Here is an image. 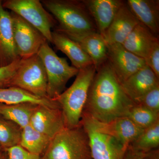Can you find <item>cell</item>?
Listing matches in <instances>:
<instances>
[{
  "label": "cell",
  "instance_id": "1",
  "mask_svg": "<svg viewBox=\"0 0 159 159\" xmlns=\"http://www.w3.org/2000/svg\"><path fill=\"white\" fill-rule=\"evenodd\" d=\"M134 105L107 61L96 72L83 113L98 122H107L126 117Z\"/></svg>",
  "mask_w": 159,
  "mask_h": 159
},
{
  "label": "cell",
  "instance_id": "2",
  "mask_svg": "<svg viewBox=\"0 0 159 159\" xmlns=\"http://www.w3.org/2000/svg\"><path fill=\"white\" fill-rule=\"evenodd\" d=\"M41 3L58 23L55 30L70 38L97 32L93 20L82 1L43 0Z\"/></svg>",
  "mask_w": 159,
  "mask_h": 159
},
{
  "label": "cell",
  "instance_id": "3",
  "mask_svg": "<svg viewBox=\"0 0 159 159\" xmlns=\"http://www.w3.org/2000/svg\"><path fill=\"white\" fill-rule=\"evenodd\" d=\"M93 65L79 70L72 85L55 99L62 111L66 127L80 125L90 88L96 74Z\"/></svg>",
  "mask_w": 159,
  "mask_h": 159
},
{
  "label": "cell",
  "instance_id": "4",
  "mask_svg": "<svg viewBox=\"0 0 159 159\" xmlns=\"http://www.w3.org/2000/svg\"><path fill=\"white\" fill-rule=\"evenodd\" d=\"M41 159H92L88 137L81 125L60 131L51 139Z\"/></svg>",
  "mask_w": 159,
  "mask_h": 159
},
{
  "label": "cell",
  "instance_id": "5",
  "mask_svg": "<svg viewBox=\"0 0 159 159\" xmlns=\"http://www.w3.org/2000/svg\"><path fill=\"white\" fill-rule=\"evenodd\" d=\"M37 54L42 61L48 77V98L55 100L64 91L68 81L77 76L79 70L69 65L65 58L57 56L48 42L43 44Z\"/></svg>",
  "mask_w": 159,
  "mask_h": 159
},
{
  "label": "cell",
  "instance_id": "6",
  "mask_svg": "<svg viewBox=\"0 0 159 159\" xmlns=\"http://www.w3.org/2000/svg\"><path fill=\"white\" fill-rule=\"evenodd\" d=\"M11 87L22 89L38 97L48 98L47 74L42 61L37 54L21 58L10 82Z\"/></svg>",
  "mask_w": 159,
  "mask_h": 159
},
{
  "label": "cell",
  "instance_id": "7",
  "mask_svg": "<svg viewBox=\"0 0 159 159\" xmlns=\"http://www.w3.org/2000/svg\"><path fill=\"white\" fill-rule=\"evenodd\" d=\"M3 7L19 16L37 29L48 42L52 43V30L56 20L39 0L2 1Z\"/></svg>",
  "mask_w": 159,
  "mask_h": 159
},
{
  "label": "cell",
  "instance_id": "8",
  "mask_svg": "<svg viewBox=\"0 0 159 159\" xmlns=\"http://www.w3.org/2000/svg\"><path fill=\"white\" fill-rule=\"evenodd\" d=\"M80 125L88 137L92 159H123L127 148L98 130L89 115L83 113Z\"/></svg>",
  "mask_w": 159,
  "mask_h": 159
},
{
  "label": "cell",
  "instance_id": "9",
  "mask_svg": "<svg viewBox=\"0 0 159 159\" xmlns=\"http://www.w3.org/2000/svg\"><path fill=\"white\" fill-rule=\"evenodd\" d=\"M11 14L15 44L19 57L23 59L37 54L43 44L47 41L45 38L19 16L12 12Z\"/></svg>",
  "mask_w": 159,
  "mask_h": 159
},
{
  "label": "cell",
  "instance_id": "10",
  "mask_svg": "<svg viewBox=\"0 0 159 159\" xmlns=\"http://www.w3.org/2000/svg\"><path fill=\"white\" fill-rule=\"evenodd\" d=\"M107 46V61L121 84L146 65L145 60L131 53L121 44Z\"/></svg>",
  "mask_w": 159,
  "mask_h": 159
},
{
  "label": "cell",
  "instance_id": "11",
  "mask_svg": "<svg viewBox=\"0 0 159 159\" xmlns=\"http://www.w3.org/2000/svg\"><path fill=\"white\" fill-rule=\"evenodd\" d=\"M30 125L35 130L51 139L65 128L60 108L38 105L31 116Z\"/></svg>",
  "mask_w": 159,
  "mask_h": 159
},
{
  "label": "cell",
  "instance_id": "12",
  "mask_svg": "<svg viewBox=\"0 0 159 159\" xmlns=\"http://www.w3.org/2000/svg\"><path fill=\"white\" fill-rule=\"evenodd\" d=\"M82 1L93 20L97 32L103 37L117 12L125 2L121 0Z\"/></svg>",
  "mask_w": 159,
  "mask_h": 159
},
{
  "label": "cell",
  "instance_id": "13",
  "mask_svg": "<svg viewBox=\"0 0 159 159\" xmlns=\"http://www.w3.org/2000/svg\"><path fill=\"white\" fill-rule=\"evenodd\" d=\"M92 119L98 130L113 137L126 148L143 130L127 117L117 118L107 122H99Z\"/></svg>",
  "mask_w": 159,
  "mask_h": 159
},
{
  "label": "cell",
  "instance_id": "14",
  "mask_svg": "<svg viewBox=\"0 0 159 159\" xmlns=\"http://www.w3.org/2000/svg\"><path fill=\"white\" fill-rule=\"evenodd\" d=\"M139 23L125 2L119 9L104 35L107 44H122Z\"/></svg>",
  "mask_w": 159,
  "mask_h": 159
},
{
  "label": "cell",
  "instance_id": "15",
  "mask_svg": "<svg viewBox=\"0 0 159 159\" xmlns=\"http://www.w3.org/2000/svg\"><path fill=\"white\" fill-rule=\"evenodd\" d=\"M20 58L15 44L11 12L3 7L0 1V60L1 67L6 66Z\"/></svg>",
  "mask_w": 159,
  "mask_h": 159
},
{
  "label": "cell",
  "instance_id": "16",
  "mask_svg": "<svg viewBox=\"0 0 159 159\" xmlns=\"http://www.w3.org/2000/svg\"><path fill=\"white\" fill-rule=\"evenodd\" d=\"M121 84L125 94L134 103L159 84V79L151 69L145 65Z\"/></svg>",
  "mask_w": 159,
  "mask_h": 159
},
{
  "label": "cell",
  "instance_id": "17",
  "mask_svg": "<svg viewBox=\"0 0 159 159\" xmlns=\"http://www.w3.org/2000/svg\"><path fill=\"white\" fill-rule=\"evenodd\" d=\"M52 43L67 56L73 66L77 70L93 65L90 57L79 44L66 34L54 30L52 32Z\"/></svg>",
  "mask_w": 159,
  "mask_h": 159
},
{
  "label": "cell",
  "instance_id": "18",
  "mask_svg": "<svg viewBox=\"0 0 159 159\" xmlns=\"http://www.w3.org/2000/svg\"><path fill=\"white\" fill-rule=\"evenodd\" d=\"M126 2L139 23L159 36V0H128Z\"/></svg>",
  "mask_w": 159,
  "mask_h": 159
},
{
  "label": "cell",
  "instance_id": "19",
  "mask_svg": "<svg viewBox=\"0 0 159 159\" xmlns=\"http://www.w3.org/2000/svg\"><path fill=\"white\" fill-rule=\"evenodd\" d=\"M159 36L139 23L122 44L126 50L144 60L146 59Z\"/></svg>",
  "mask_w": 159,
  "mask_h": 159
},
{
  "label": "cell",
  "instance_id": "20",
  "mask_svg": "<svg viewBox=\"0 0 159 159\" xmlns=\"http://www.w3.org/2000/svg\"><path fill=\"white\" fill-rule=\"evenodd\" d=\"M71 39L78 43L90 57L96 71L107 61V44L98 32H91Z\"/></svg>",
  "mask_w": 159,
  "mask_h": 159
},
{
  "label": "cell",
  "instance_id": "21",
  "mask_svg": "<svg viewBox=\"0 0 159 159\" xmlns=\"http://www.w3.org/2000/svg\"><path fill=\"white\" fill-rule=\"evenodd\" d=\"M0 103L6 104L28 103L52 108H60L56 100L38 97L15 87L0 88Z\"/></svg>",
  "mask_w": 159,
  "mask_h": 159
},
{
  "label": "cell",
  "instance_id": "22",
  "mask_svg": "<svg viewBox=\"0 0 159 159\" xmlns=\"http://www.w3.org/2000/svg\"><path fill=\"white\" fill-rule=\"evenodd\" d=\"M38 106L28 103L16 104L0 103V115L22 129L30 125L31 116Z\"/></svg>",
  "mask_w": 159,
  "mask_h": 159
},
{
  "label": "cell",
  "instance_id": "23",
  "mask_svg": "<svg viewBox=\"0 0 159 159\" xmlns=\"http://www.w3.org/2000/svg\"><path fill=\"white\" fill-rule=\"evenodd\" d=\"M51 139L29 125L22 129L20 145L31 153L42 156Z\"/></svg>",
  "mask_w": 159,
  "mask_h": 159
},
{
  "label": "cell",
  "instance_id": "24",
  "mask_svg": "<svg viewBox=\"0 0 159 159\" xmlns=\"http://www.w3.org/2000/svg\"><path fill=\"white\" fill-rule=\"evenodd\" d=\"M159 121L148 128L143 129L129 146L135 150L145 153L158 148Z\"/></svg>",
  "mask_w": 159,
  "mask_h": 159
},
{
  "label": "cell",
  "instance_id": "25",
  "mask_svg": "<svg viewBox=\"0 0 159 159\" xmlns=\"http://www.w3.org/2000/svg\"><path fill=\"white\" fill-rule=\"evenodd\" d=\"M22 129L0 115V145L6 150L19 145Z\"/></svg>",
  "mask_w": 159,
  "mask_h": 159
},
{
  "label": "cell",
  "instance_id": "26",
  "mask_svg": "<svg viewBox=\"0 0 159 159\" xmlns=\"http://www.w3.org/2000/svg\"><path fill=\"white\" fill-rule=\"evenodd\" d=\"M139 128L145 129L159 121V113L134 104L129 111L126 116Z\"/></svg>",
  "mask_w": 159,
  "mask_h": 159
},
{
  "label": "cell",
  "instance_id": "27",
  "mask_svg": "<svg viewBox=\"0 0 159 159\" xmlns=\"http://www.w3.org/2000/svg\"><path fill=\"white\" fill-rule=\"evenodd\" d=\"M134 103L159 113V84L135 101Z\"/></svg>",
  "mask_w": 159,
  "mask_h": 159
},
{
  "label": "cell",
  "instance_id": "28",
  "mask_svg": "<svg viewBox=\"0 0 159 159\" xmlns=\"http://www.w3.org/2000/svg\"><path fill=\"white\" fill-rule=\"evenodd\" d=\"M20 59L18 58L8 66L0 67V88L10 87L11 80L19 65Z\"/></svg>",
  "mask_w": 159,
  "mask_h": 159
},
{
  "label": "cell",
  "instance_id": "29",
  "mask_svg": "<svg viewBox=\"0 0 159 159\" xmlns=\"http://www.w3.org/2000/svg\"><path fill=\"white\" fill-rule=\"evenodd\" d=\"M146 65L159 79V40L154 43L151 50L145 60Z\"/></svg>",
  "mask_w": 159,
  "mask_h": 159
},
{
  "label": "cell",
  "instance_id": "30",
  "mask_svg": "<svg viewBox=\"0 0 159 159\" xmlns=\"http://www.w3.org/2000/svg\"><path fill=\"white\" fill-rule=\"evenodd\" d=\"M8 159H41V156L31 153L20 145L6 150Z\"/></svg>",
  "mask_w": 159,
  "mask_h": 159
},
{
  "label": "cell",
  "instance_id": "31",
  "mask_svg": "<svg viewBox=\"0 0 159 159\" xmlns=\"http://www.w3.org/2000/svg\"><path fill=\"white\" fill-rule=\"evenodd\" d=\"M145 153L135 150L129 146L123 159H143Z\"/></svg>",
  "mask_w": 159,
  "mask_h": 159
},
{
  "label": "cell",
  "instance_id": "32",
  "mask_svg": "<svg viewBox=\"0 0 159 159\" xmlns=\"http://www.w3.org/2000/svg\"><path fill=\"white\" fill-rule=\"evenodd\" d=\"M143 159H159L158 148L145 152Z\"/></svg>",
  "mask_w": 159,
  "mask_h": 159
},
{
  "label": "cell",
  "instance_id": "33",
  "mask_svg": "<svg viewBox=\"0 0 159 159\" xmlns=\"http://www.w3.org/2000/svg\"><path fill=\"white\" fill-rule=\"evenodd\" d=\"M7 156L6 151L0 146V159H5Z\"/></svg>",
  "mask_w": 159,
  "mask_h": 159
},
{
  "label": "cell",
  "instance_id": "34",
  "mask_svg": "<svg viewBox=\"0 0 159 159\" xmlns=\"http://www.w3.org/2000/svg\"><path fill=\"white\" fill-rule=\"evenodd\" d=\"M5 159H8V156H7H7H6V158H5Z\"/></svg>",
  "mask_w": 159,
  "mask_h": 159
},
{
  "label": "cell",
  "instance_id": "35",
  "mask_svg": "<svg viewBox=\"0 0 159 159\" xmlns=\"http://www.w3.org/2000/svg\"><path fill=\"white\" fill-rule=\"evenodd\" d=\"M0 67H1V60H0Z\"/></svg>",
  "mask_w": 159,
  "mask_h": 159
},
{
  "label": "cell",
  "instance_id": "36",
  "mask_svg": "<svg viewBox=\"0 0 159 159\" xmlns=\"http://www.w3.org/2000/svg\"><path fill=\"white\" fill-rule=\"evenodd\" d=\"M0 146H1V145H0Z\"/></svg>",
  "mask_w": 159,
  "mask_h": 159
}]
</instances>
